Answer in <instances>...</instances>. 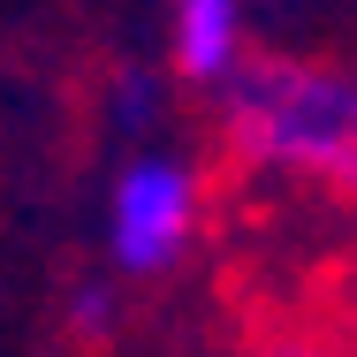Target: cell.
Instances as JSON below:
<instances>
[{"mask_svg":"<svg viewBox=\"0 0 357 357\" xmlns=\"http://www.w3.org/2000/svg\"><path fill=\"white\" fill-rule=\"evenodd\" d=\"M220 130L236 160L335 183L357 206V76L335 61L296 54H243V69L220 84Z\"/></svg>","mask_w":357,"mask_h":357,"instance_id":"obj_1","label":"cell"},{"mask_svg":"<svg viewBox=\"0 0 357 357\" xmlns=\"http://www.w3.org/2000/svg\"><path fill=\"white\" fill-rule=\"evenodd\" d=\"M114 122H122L130 137H144V130L160 122V76H152V69L114 76Z\"/></svg>","mask_w":357,"mask_h":357,"instance_id":"obj_5","label":"cell"},{"mask_svg":"<svg viewBox=\"0 0 357 357\" xmlns=\"http://www.w3.org/2000/svg\"><path fill=\"white\" fill-rule=\"evenodd\" d=\"M274 357H327V350H274Z\"/></svg>","mask_w":357,"mask_h":357,"instance_id":"obj_6","label":"cell"},{"mask_svg":"<svg viewBox=\"0 0 357 357\" xmlns=\"http://www.w3.org/2000/svg\"><path fill=\"white\" fill-rule=\"evenodd\" d=\"M114 319H122V289H107V282L69 289V335H84V342H107V335H114Z\"/></svg>","mask_w":357,"mask_h":357,"instance_id":"obj_4","label":"cell"},{"mask_svg":"<svg viewBox=\"0 0 357 357\" xmlns=\"http://www.w3.org/2000/svg\"><path fill=\"white\" fill-rule=\"evenodd\" d=\"M198 206H206V190H198V167L190 160L137 152L114 175V190H107V259L130 282L167 274L190 251V236H198Z\"/></svg>","mask_w":357,"mask_h":357,"instance_id":"obj_2","label":"cell"},{"mask_svg":"<svg viewBox=\"0 0 357 357\" xmlns=\"http://www.w3.org/2000/svg\"><path fill=\"white\" fill-rule=\"evenodd\" d=\"M167 46L183 84H228L243 69V0H175L167 8Z\"/></svg>","mask_w":357,"mask_h":357,"instance_id":"obj_3","label":"cell"}]
</instances>
